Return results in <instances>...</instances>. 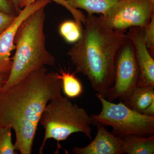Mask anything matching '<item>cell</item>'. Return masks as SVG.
I'll use <instances>...</instances> for the list:
<instances>
[{
	"label": "cell",
	"mask_w": 154,
	"mask_h": 154,
	"mask_svg": "<svg viewBox=\"0 0 154 154\" xmlns=\"http://www.w3.org/2000/svg\"><path fill=\"white\" fill-rule=\"evenodd\" d=\"M10 128H0V154H17L14 144L12 141Z\"/></svg>",
	"instance_id": "17"
},
{
	"label": "cell",
	"mask_w": 154,
	"mask_h": 154,
	"mask_svg": "<svg viewBox=\"0 0 154 154\" xmlns=\"http://www.w3.org/2000/svg\"><path fill=\"white\" fill-rule=\"evenodd\" d=\"M150 2H151L154 3V0H149Z\"/></svg>",
	"instance_id": "24"
},
{
	"label": "cell",
	"mask_w": 154,
	"mask_h": 154,
	"mask_svg": "<svg viewBox=\"0 0 154 154\" xmlns=\"http://www.w3.org/2000/svg\"><path fill=\"white\" fill-rule=\"evenodd\" d=\"M50 0H36L24 7L10 26L0 34V72L10 73L12 60L11 52L16 48L14 38L18 28L22 22L36 10L45 7Z\"/></svg>",
	"instance_id": "8"
},
{
	"label": "cell",
	"mask_w": 154,
	"mask_h": 154,
	"mask_svg": "<svg viewBox=\"0 0 154 154\" xmlns=\"http://www.w3.org/2000/svg\"><path fill=\"white\" fill-rule=\"evenodd\" d=\"M82 37L67 54L75 72L87 77L96 94L106 99L114 84L119 51L127 39L126 34L109 27L101 16H86Z\"/></svg>",
	"instance_id": "2"
},
{
	"label": "cell",
	"mask_w": 154,
	"mask_h": 154,
	"mask_svg": "<svg viewBox=\"0 0 154 154\" xmlns=\"http://www.w3.org/2000/svg\"><path fill=\"white\" fill-rule=\"evenodd\" d=\"M45 8L36 10L18 28L14 38L16 52L11 58V72L2 91L19 82L32 72L55 63V57L46 48L44 31Z\"/></svg>",
	"instance_id": "3"
},
{
	"label": "cell",
	"mask_w": 154,
	"mask_h": 154,
	"mask_svg": "<svg viewBox=\"0 0 154 154\" xmlns=\"http://www.w3.org/2000/svg\"><path fill=\"white\" fill-rule=\"evenodd\" d=\"M154 15V3L149 0H120L100 15L110 28L125 33L131 27L144 28Z\"/></svg>",
	"instance_id": "6"
},
{
	"label": "cell",
	"mask_w": 154,
	"mask_h": 154,
	"mask_svg": "<svg viewBox=\"0 0 154 154\" xmlns=\"http://www.w3.org/2000/svg\"><path fill=\"white\" fill-rule=\"evenodd\" d=\"M143 29V40L149 51L153 56L154 54V15L150 21Z\"/></svg>",
	"instance_id": "18"
},
{
	"label": "cell",
	"mask_w": 154,
	"mask_h": 154,
	"mask_svg": "<svg viewBox=\"0 0 154 154\" xmlns=\"http://www.w3.org/2000/svg\"><path fill=\"white\" fill-rule=\"evenodd\" d=\"M142 114L150 117H154V101L144 110Z\"/></svg>",
	"instance_id": "22"
},
{
	"label": "cell",
	"mask_w": 154,
	"mask_h": 154,
	"mask_svg": "<svg viewBox=\"0 0 154 154\" xmlns=\"http://www.w3.org/2000/svg\"><path fill=\"white\" fill-rule=\"evenodd\" d=\"M36 0H22L20 5V8H23L24 7L34 2ZM56 3L58 5L63 6L71 14L74 19V21L79 26L84 25L85 22L86 16L79 10L72 8L65 0H50Z\"/></svg>",
	"instance_id": "16"
},
{
	"label": "cell",
	"mask_w": 154,
	"mask_h": 154,
	"mask_svg": "<svg viewBox=\"0 0 154 154\" xmlns=\"http://www.w3.org/2000/svg\"><path fill=\"white\" fill-rule=\"evenodd\" d=\"M62 89L59 74L43 66L1 91L0 128L14 130L17 151L32 153L42 114L50 100L61 95Z\"/></svg>",
	"instance_id": "1"
},
{
	"label": "cell",
	"mask_w": 154,
	"mask_h": 154,
	"mask_svg": "<svg viewBox=\"0 0 154 154\" xmlns=\"http://www.w3.org/2000/svg\"><path fill=\"white\" fill-rule=\"evenodd\" d=\"M60 34L66 42L75 43L79 40L82 33V27L75 21H66L63 22L59 27Z\"/></svg>",
	"instance_id": "15"
},
{
	"label": "cell",
	"mask_w": 154,
	"mask_h": 154,
	"mask_svg": "<svg viewBox=\"0 0 154 154\" xmlns=\"http://www.w3.org/2000/svg\"><path fill=\"white\" fill-rule=\"evenodd\" d=\"M126 34L133 45L139 76L137 87L154 88V60L143 40V29L131 27Z\"/></svg>",
	"instance_id": "9"
},
{
	"label": "cell",
	"mask_w": 154,
	"mask_h": 154,
	"mask_svg": "<svg viewBox=\"0 0 154 154\" xmlns=\"http://www.w3.org/2000/svg\"><path fill=\"white\" fill-rule=\"evenodd\" d=\"M10 73L0 72V93L8 82Z\"/></svg>",
	"instance_id": "21"
},
{
	"label": "cell",
	"mask_w": 154,
	"mask_h": 154,
	"mask_svg": "<svg viewBox=\"0 0 154 154\" xmlns=\"http://www.w3.org/2000/svg\"><path fill=\"white\" fill-rule=\"evenodd\" d=\"M11 1L15 7L17 14H19L21 10L20 8V5L22 0H11Z\"/></svg>",
	"instance_id": "23"
},
{
	"label": "cell",
	"mask_w": 154,
	"mask_h": 154,
	"mask_svg": "<svg viewBox=\"0 0 154 154\" xmlns=\"http://www.w3.org/2000/svg\"><path fill=\"white\" fill-rule=\"evenodd\" d=\"M139 76L134 47L127 38L116 55L114 84L108 90L106 99L111 102L117 99L123 102L136 88Z\"/></svg>",
	"instance_id": "7"
},
{
	"label": "cell",
	"mask_w": 154,
	"mask_h": 154,
	"mask_svg": "<svg viewBox=\"0 0 154 154\" xmlns=\"http://www.w3.org/2000/svg\"><path fill=\"white\" fill-rule=\"evenodd\" d=\"M72 8L84 10L89 15H104L120 0H65Z\"/></svg>",
	"instance_id": "13"
},
{
	"label": "cell",
	"mask_w": 154,
	"mask_h": 154,
	"mask_svg": "<svg viewBox=\"0 0 154 154\" xmlns=\"http://www.w3.org/2000/svg\"><path fill=\"white\" fill-rule=\"evenodd\" d=\"M0 11L11 15H18L11 0H0Z\"/></svg>",
	"instance_id": "20"
},
{
	"label": "cell",
	"mask_w": 154,
	"mask_h": 154,
	"mask_svg": "<svg viewBox=\"0 0 154 154\" xmlns=\"http://www.w3.org/2000/svg\"><path fill=\"white\" fill-rule=\"evenodd\" d=\"M60 78L62 82L63 94L69 99H74L81 96L83 93L82 84L75 73L61 70Z\"/></svg>",
	"instance_id": "14"
},
{
	"label": "cell",
	"mask_w": 154,
	"mask_h": 154,
	"mask_svg": "<svg viewBox=\"0 0 154 154\" xmlns=\"http://www.w3.org/2000/svg\"><path fill=\"white\" fill-rule=\"evenodd\" d=\"M39 123L45 129L44 139L39 149L42 154L46 141L54 139L57 141L58 150L61 148L59 142L66 140L75 133L81 132L92 139L91 116L83 107L73 104L66 96L61 95L50 100L43 110Z\"/></svg>",
	"instance_id": "4"
},
{
	"label": "cell",
	"mask_w": 154,
	"mask_h": 154,
	"mask_svg": "<svg viewBox=\"0 0 154 154\" xmlns=\"http://www.w3.org/2000/svg\"><path fill=\"white\" fill-rule=\"evenodd\" d=\"M124 153L153 154L154 136L143 137L129 134L120 137Z\"/></svg>",
	"instance_id": "11"
},
{
	"label": "cell",
	"mask_w": 154,
	"mask_h": 154,
	"mask_svg": "<svg viewBox=\"0 0 154 154\" xmlns=\"http://www.w3.org/2000/svg\"><path fill=\"white\" fill-rule=\"evenodd\" d=\"M154 101V88L137 86L122 102L132 110L142 113Z\"/></svg>",
	"instance_id": "12"
},
{
	"label": "cell",
	"mask_w": 154,
	"mask_h": 154,
	"mask_svg": "<svg viewBox=\"0 0 154 154\" xmlns=\"http://www.w3.org/2000/svg\"><path fill=\"white\" fill-rule=\"evenodd\" d=\"M97 126V134L91 143L84 147H74L72 151L75 154H123L121 138L107 131L100 124Z\"/></svg>",
	"instance_id": "10"
},
{
	"label": "cell",
	"mask_w": 154,
	"mask_h": 154,
	"mask_svg": "<svg viewBox=\"0 0 154 154\" xmlns=\"http://www.w3.org/2000/svg\"><path fill=\"white\" fill-rule=\"evenodd\" d=\"M102 108L98 114L90 115L93 125L102 124L113 128V134L119 137L129 134L149 137L154 134V117L132 110L120 101L118 104L108 101L96 94Z\"/></svg>",
	"instance_id": "5"
},
{
	"label": "cell",
	"mask_w": 154,
	"mask_h": 154,
	"mask_svg": "<svg viewBox=\"0 0 154 154\" xmlns=\"http://www.w3.org/2000/svg\"><path fill=\"white\" fill-rule=\"evenodd\" d=\"M17 16L5 14L0 11V34L12 24Z\"/></svg>",
	"instance_id": "19"
}]
</instances>
